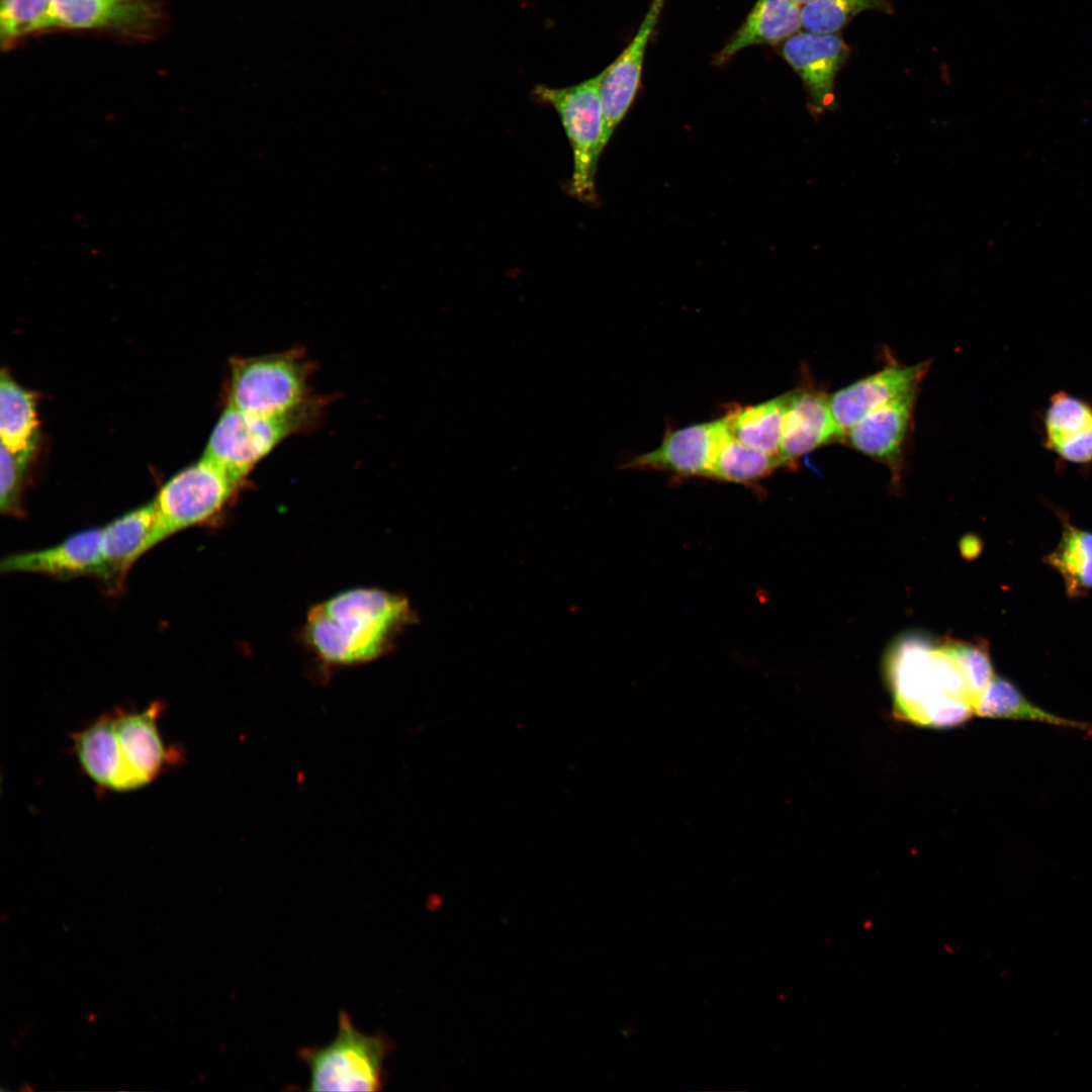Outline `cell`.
Returning a JSON list of instances; mask_svg holds the SVG:
<instances>
[{"label": "cell", "instance_id": "obj_1", "mask_svg": "<svg viewBox=\"0 0 1092 1092\" xmlns=\"http://www.w3.org/2000/svg\"><path fill=\"white\" fill-rule=\"evenodd\" d=\"M416 620L404 596L381 587L359 586L311 606L299 639L325 667L357 666L388 654Z\"/></svg>", "mask_w": 1092, "mask_h": 1092}, {"label": "cell", "instance_id": "obj_2", "mask_svg": "<svg viewBox=\"0 0 1092 1092\" xmlns=\"http://www.w3.org/2000/svg\"><path fill=\"white\" fill-rule=\"evenodd\" d=\"M314 362L299 348L235 357L231 361L228 405L247 414L285 417L320 396L312 393Z\"/></svg>", "mask_w": 1092, "mask_h": 1092}, {"label": "cell", "instance_id": "obj_3", "mask_svg": "<svg viewBox=\"0 0 1092 1092\" xmlns=\"http://www.w3.org/2000/svg\"><path fill=\"white\" fill-rule=\"evenodd\" d=\"M326 405L321 396L285 417L257 416L228 405L212 429L202 457L245 484L259 462L284 440L314 429Z\"/></svg>", "mask_w": 1092, "mask_h": 1092}, {"label": "cell", "instance_id": "obj_4", "mask_svg": "<svg viewBox=\"0 0 1092 1092\" xmlns=\"http://www.w3.org/2000/svg\"><path fill=\"white\" fill-rule=\"evenodd\" d=\"M603 71L577 84L554 88L537 85L534 98L558 114L572 153L568 193L587 204H597L596 173L603 145V111L600 84Z\"/></svg>", "mask_w": 1092, "mask_h": 1092}, {"label": "cell", "instance_id": "obj_5", "mask_svg": "<svg viewBox=\"0 0 1092 1092\" xmlns=\"http://www.w3.org/2000/svg\"><path fill=\"white\" fill-rule=\"evenodd\" d=\"M389 1051L386 1036L362 1033L342 1011L335 1039L323 1048H304L299 1057L309 1069L311 1091H378Z\"/></svg>", "mask_w": 1092, "mask_h": 1092}, {"label": "cell", "instance_id": "obj_6", "mask_svg": "<svg viewBox=\"0 0 1092 1092\" xmlns=\"http://www.w3.org/2000/svg\"><path fill=\"white\" fill-rule=\"evenodd\" d=\"M244 485L204 457L174 475L153 500L164 540L215 518Z\"/></svg>", "mask_w": 1092, "mask_h": 1092}, {"label": "cell", "instance_id": "obj_7", "mask_svg": "<svg viewBox=\"0 0 1092 1092\" xmlns=\"http://www.w3.org/2000/svg\"><path fill=\"white\" fill-rule=\"evenodd\" d=\"M934 648L935 645L923 634L906 633L892 643L885 658V673L894 698L895 713L920 726L931 703L953 697L939 687L933 665Z\"/></svg>", "mask_w": 1092, "mask_h": 1092}, {"label": "cell", "instance_id": "obj_8", "mask_svg": "<svg viewBox=\"0 0 1092 1092\" xmlns=\"http://www.w3.org/2000/svg\"><path fill=\"white\" fill-rule=\"evenodd\" d=\"M162 710L163 704L154 702L140 712L113 713L122 761L116 792L132 791L150 784L171 763L175 752L165 746L157 725Z\"/></svg>", "mask_w": 1092, "mask_h": 1092}, {"label": "cell", "instance_id": "obj_9", "mask_svg": "<svg viewBox=\"0 0 1092 1092\" xmlns=\"http://www.w3.org/2000/svg\"><path fill=\"white\" fill-rule=\"evenodd\" d=\"M780 52L803 81L815 110L832 109L835 79L850 52L842 36L801 31L785 40Z\"/></svg>", "mask_w": 1092, "mask_h": 1092}, {"label": "cell", "instance_id": "obj_10", "mask_svg": "<svg viewBox=\"0 0 1092 1092\" xmlns=\"http://www.w3.org/2000/svg\"><path fill=\"white\" fill-rule=\"evenodd\" d=\"M726 434L723 418L669 431L657 448L635 456L625 467L711 478L716 453Z\"/></svg>", "mask_w": 1092, "mask_h": 1092}, {"label": "cell", "instance_id": "obj_11", "mask_svg": "<svg viewBox=\"0 0 1092 1092\" xmlns=\"http://www.w3.org/2000/svg\"><path fill=\"white\" fill-rule=\"evenodd\" d=\"M666 0H652L641 25L622 54L603 71L600 97L603 111V145L631 107L639 89L647 43Z\"/></svg>", "mask_w": 1092, "mask_h": 1092}, {"label": "cell", "instance_id": "obj_12", "mask_svg": "<svg viewBox=\"0 0 1092 1092\" xmlns=\"http://www.w3.org/2000/svg\"><path fill=\"white\" fill-rule=\"evenodd\" d=\"M929 361L915 365L891 363L829 395L830 406L842 435L878 407L919 388Z\"/></svg>", "mask_w": 1092, "mask_h": 1092}, {"label": "cell", "instance_id": "obj_13", "mask_svg": "<svg viewBox=\"0 0 1092 1092\" xmlns=\"http://www.w3.org/2000/svg\"><path fill=\"white\" fill-rule=\"evenodd\" d=\"M2 572L36 573L57 578L93 575L103 578L101 528L71 535L49 548L15 553L1 562Z\"/></svg>", "mask_w": 1092, "mask_h": 1092}, {"label": "cell", "instance_id": "obj_14", "mask_svg": "<svg viewBox=\"0 0 1092 1092\" xmlns=\"http://www.w3.org/2000/svg\"><path fill=\"white\" fill-rule=\"evenodd\" d=\"M842 440L829 395L815 388L788 392L779 454L787 466L824 445Z\"/></svg>", "mask_w": 1092, "mask_h": 1092}, {"label": "cell", "instance_id": "obj_15", "mask_svg": "<svg viewBox=\"0 0 1092 1092\" xmlns=\"http://www.w3.org/2000/svg\"><path fill=\"white\" fill-rule=\"evenodd\" d=\"M163 540L153 502L111 521L101 528L102 580L119 587L133 563Z\"/></svg>", "mask_w": 1092, "mask_h": 1092}, {"label": "cell", "instance_id": "obj_16", "mask_svg": "<svg viewBox=\"0 0 1092 1092\" xmlns=\"http://www.w3.org/2000/svg\"><path fill=\"white\" fill-rule=\"evenodd\" d=\"M918 388L878 407L853 425L843 440L851 448L897 466L912 424Z\"/></svg>", "mask_w": 1092, "mask_h": 1092}, {"label": "cell", "instance_id": "obj_17", "mask_svg": "<svg viewBox=\"0 0 1092 1092\" xmlns=\"http://www.w3.org/2000/svg\"><path fill=\"white\" fill-rule=\"evenodd\" d=\"M1043 447L1061 461L1092 463V404L1059 390L1049 400L1042 418Z\"/></svg>", "mask_w": 1092, "mask_h": 1092}, {"label": "cell", "instance_id": "obj_18", "mask_svg": "<svg viewBox=\"0 0 1092 1092\" xmlns=\"http://www.w3.org/2000/svg\"><path fill=\"white\" fill-rule=\"evenodd\" d=\"M801 27L798 3L793 0H757L742 25L714 56L713 64L724 65L751 46L783 43L799 32Z\"/></svg>", "mask_w": 1092, "mask_h": 1092}, {"label": "cell", "instance_id": "obj_19", "mask_svg": "<svg viewBox=\"0 0 1092 1092\" xmlns=\"http://www.w3.org/2000/svg\"><path fill=\"white\" fill-rule=\"evenodd\" d=\"M56 26L143 31L154 11L145 0H52Z\"/></svg>", "mask_w": 1092, "mask_h": 1092}, {"label": "cell", "instance_id": "obj_20", "mask_svg": "<svg viewBox=\"0 0 1092 1092\" xmlns=\"http://www.w3.org/2000/svg\"><path fill=\"white\" fill-rule=\"evenodd\" d=\"M74 750L85 774L98 786L116 792L122 761L113 714H106L73 736Z\"/></svg>", "mask_w": 1092, "mask_h": 1092}, {"label": "cell", "instance_id": "obj_21", "mask_svg": "<svg viewBox=\"0 0 1092 1092\" xmlns=\"http://www.w3.org/2000/svg\"><path fill=\"white\" fill-rule=\"evenodd\" d=\"M980 717L1034 721L1084 732L1092 736V722L1068 719L1030 702L1010 680L995 675L974 707Z\"/></svg>", "mask_w": 1092, "mask_h": 1092}, {"label": "cell", "instance_id": "obj_22", "mask_svg": "<svg viewBox=\"0 0 1092 1092\" xmlns=\"http://www.w3.org/2000/svg\"><path fill=\"white\" fill-rule=\"evenodd\" d=\"M788 393L761 403L735 405L723 417L728 434L753 448L779 454Z\"/></svg>", "mask_w": 1092, "mask_h": 1092}, {"label": "cell", "instance_id": "obj_23", "mask_svg": "<svg viewBox=\"0 0 1092 1092\" xmlns=\"http://www.w3.org/2000/svg\"><path fill=\"white\" fill-rule=\"evenodd\" d=\"M0 437L9 451L28 457L38 439L33 396L5 372L0 379Z\"/></svg>", "mask_w": 1092, "mask_h": 1092}, {"label": "cell", "instance_id": "obj_24", "mask_svg": "<svg viewBox=\"0 0 1092 1092\" xmlns=\"http://www.w3.org/2000/svg\"><path fill=\"white\" fill-rule=\"evenodd\" d=\"M1063 577L1070 597H1081L1092 589V532L1063 524L1057 547L1044 558Z\"/></svg>", "mask_w": 1092, "mask_h": 1092}, {"label": "cell", "instance_id": "obj_25", "mask_svg": "<svg viewBox=\"0 0 1092 1092\" xmlns=\"http://www.w3.org/2000/svg\"><path fill=\"white\" fill-rule=\"evenodd\" d=\"M787 467L780 454H771L731 437L728 432L721 442L713 463L711 478L751 483Z\"/></svg>", "mask_w": 1092, "mask_h": 1092}, {"label": "cell", "instance_id": "obj_26", "mask_svg": "<svg viewBox=\"0 0 1092 1092\" xmlns=\"http://www.w3.org/2000/svg\"><path fill=\"white\" fill-rule=\"evenodd\" d=\"M867 10L894 11L891 0H812L801 8V25L808 32L837 33Z\"/></svg>", "mask_w": 1092, "mask_h": 1092}, {"label": "cell", "instance_id": "obj_27", "mask_svg": "<svg viewBox=\"0 0 1092 1092\" xmlns=\"http://www.w3.org/2000/svg\"><path fill=\"white\" fill-rule=\"evenodd\" d=\"M0 21L8 39L56 26L52 0H1Z\"/></svg>", "mask_w": 1092, "mask_h": 1092}, {"label": "cell", "instance_id": "obj_28", "mask_svg": "<svg viewBox=\"0 0 1092 1092\" xmlns=\"http://www.w3.org/2000/svg\"><path fill=\"white\" fill-rule=\"evenodd\" d=\"M959 664L975 704L995 676L987 647L979 644L951 642L943 645Z\"/></svg>", "mask_w": 1092, "mask_h": 1092}, {"label": "cell", "instance_id": "obj_29", "mask_svg": "<svg viewBox=\"0 0 1092 1092\" xmlns=\"http://www.w3.org/2000/svg\"><path fill=\"white\" fill-rule=\"evenodd\" d=\"M0 508L11 514L17 510L24 469L30 457L15 454L1 445L0 450Z\"/></svg>", "mask_w": 1092, "mask_h": 1092}, {"label": "cell", "instance_id": "obj_30", "mask_svg": "<svg viewBox=\"0 0 1092 1092\" xmlns=\"http://www.w3.org/2000/svg\"><path fill=\"white\" fill-rule=\"evenodd\" d=\"M793 1L798 3L799 5H801V4L804 5V4H806V3H808V2H810L812 0H793Z\"/></svg>", "mask_w": 1092, "mask_h": 1092}]
</instances>
